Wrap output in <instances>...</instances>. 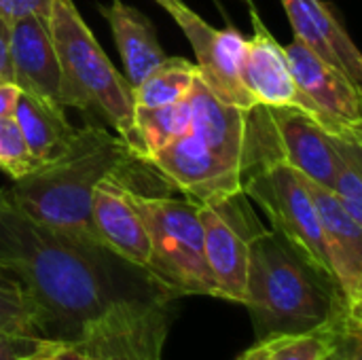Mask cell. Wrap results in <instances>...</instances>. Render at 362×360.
I'll list each match as a JSON object with an SVG mask.
<instances>
[{
	"label": "cell",
	"instance_id": "cell-1",
	"mask_svg": "<svg viewBox=\"0 0 362 360\" xmlns=\"http://www.w3.org/2000/svg\"><path fill=\"white\" fill-rule=\"evenodd\" d=\"M0 272L40 306L49 335L91 360H163L174 291L106 246L62 236L0 189Z\"/></svg>",
	"mask_w": 362,
	"mask_h": 360
},
{
	"label": "cell",
	"instance_id": "cell-2",
	"mask_svg": "<svg viewBox=\"0 0 362 360\" xmlns=\"http://www.w3.org/2000/svg\"><path fill=\"white\" fill-rule=\"evenodd\" d=\"M134 161L138 159L119 134L87 123L78 127L66 155L13 180L6 195L32 221L72 240L104 246L91 221L93 193L102 180L125 174Z\"/></svg>",
	"mask_w": 362,
	"mask_h": 360
},
{
	"label": "cell",
	"instance_id": "cell-3",
	"mask_svg": "<svg viewBox=\"0 0 362 360\" xmlns=\"http://www.w3.org/2000/svg\"><path fill=\"white\" fill-rule=\"evenodd\" d=\"M244 306L259 342L318 331L350 308L337 282L274 229L250 244Z\"/></svg>",
	"mask_w": 362,
	"mask_h": 360
},
{
	"label": "cell",
	"instance_id": "cell-4",
	"mask_svg": "<svg viewBox=\"0 0 362 360\" xmlns=\"http://www.w3.org/2000/svg\"><path fill=\"white\" fill-rule=\"evenodd\" d=\"M49 32L59 62L64 108L93 112L125 138L136 112L132 87L112 66L72 0H53Z\"/></svg>",
	"mask_w": 362,
	"mask_h": 360
},
{
	"label": "cell",
	"instance_id": "cell-5",
	"mask_svg": "<svg viewBox=\"0 0 362 360\" xmlns=\"http://www.w3.org/2000/svg\"><path fill=\"white\" fill-rule=\"evenodd\" d=\"M132 199L151 240L146 269L178 297H218L204 255V229L197 204L189 197L148 195L134 187Z\"/></svg>",
	"mask_w": 362,
	"mask_h": 360
},
{
	"label": "cell",
	"instance_id": "cell-6",
	"mask_svg": "<svg viewBox=\"0 0 362 360\" xmlns=\"http://www.w3.org/2000/svg\"><path fill=\"white\" fill-rule=\"evenodd\" d=\"M197 212L204 229V255L218 289V299L244 306L250 244L267 227L242 189L197 204Z\"/></svg>",
	"mask_w": 362,
	"mask_h": 360
},
{
	"label": "cell",
	"instance_id": "cell-7",
	"mask_svg": "<svg viewBox=\"0 0 362 360\" xmlns=\"http://www.w3.org/2000/svg\"><path fill=\"white\" fill-rule=\"evenodd\" d=\"M284 53L297 85V108L308 112L331 136L362 140V87L299 38H293Z\"/></svg>",
	"mask_w": 362,
	"mask_h": 360
},
{
	"label": "cell",
	"instance_id": "cell-8",
	"mask_svg": "<svg viewBox=\"0 0 362 360\" xmlns=\"http://www.w3.org/2000/svg\"><path fill=\"white\" fill-rule=\"evenodd\" d=\"M170 15L189 38L197 59L195 66L208 89L223 102L233 104L242 110L255 108L257 102L246 91L242 81L248 38H244V34L235 28H212L187 4L174 8Z\"/></svg>",
	"mask_w": 362,
	"mask_h": 360
},
{
	"label": "cell",
	"instance_id": "cell-9",
	"mask_svg": "<svg viewBox=\"0 0 362 360\" xmlns=\"http://www.w3.org/2000/svg\"><path fill=\"white\" fill-rule=\"evenodd\" d=\"M140 163L153 168L195 204H206L242 189V170L223 159L191 129Z\"/></svg>",
	"mask_w": 362,
	"mask_h": 360
},
{
	"label": "cell",
	"instance_id": "cell-10",
	"mask_svg": "<svg viewBox=\"0 0 362 360\" xmlns=\"http://www.w3.org/2000/svg\"><path fill=\"white\" fill-rule=\"evenodd\" d=\"M303 180L320 219L335 282L346 303L362 310V225L344 210L331 189L305 176Z\"/></svg>",
	"mask_w": 362,
	"mask_h": 360
},
{
	"label": "cell",
	"instance_id": "cell-11",
	"mask_svg": "<svg viewBox=\"0 0 362 360\" xmlns=\"http://www.w3.org/2000/svg\"><path fill=\"white\" fill-rule=\"evenodd\" d=\"M278 155L299 174L333 189L337 157L333 136L297 106L267 108Z\"/></svg>",
	"mask_w": 362,
	"mask_h": 360
},
{
	"label": "cell",
	"instance_id": "cell-12",
	"mask_svg": "<svg viewBox=\"0 0 362 360\" xmlns=\"http://www.w3.org/2000/svg\"><path fill=\"white\" fill-rule=\"evenodd\" d=\"M91 221L100 242L125 261L146 267L151 257L148 231L134 206L125 174L102 180L93 193Z\"/></svg>",
	"mask_w": 362,
	"mask_h": 360
},
{
	"label": "cell",
	"instance_id": "cell-13",
	"mask_svg": "<svg viewBox=\"0 0 362 360\" xmlns=\"http://www.w3.org/2000/svg\"><path fill=\"white\" fill-rule=\"evenodd\" d=\"M11 64L13 83L23 93L64 108L59 62L49 21L28 17L11 23Z\"/></svg>",
	"mask_w": 362,
	"mask_h": 360
},
{
	"label": "cell",
	"instance_id": "cell-14",
	"mask_svg": "<svg viewBox=\"0 0 362 360\" xmlns=\"http://www.w3.org/2000/svg\"><path fill=\"white\" fill-rule=\"evenodd\" d=\"M295 38L322 59L339 68L354 85L362 87V55L346 28L322 0H282Z\"/></svg>",
	"mask_w": 362,
	"mask_h": 360
},
{
	"label": "cell",
	"instance_id": "cell-15",
	"mask_svg": "<svg viewBox=\"0 0 362 360\" xmlns=\"http://www.w3.org/2000/svg\"><path fill=\"white\" fill-rule=\"evenodd\" d=\"M252 17V38L246 42L242 81L252 100L265 108L297 106V85L288 68L284 47L265 28L257 11Z\"/></svg>",
	"mask_w": 362,
	"mask_h": 360
},
{
	"label": "cell",
	"instance_id": "cell-16",
	"mask_svg": "<svg viewBox=\"0 0 362 360\" xmlns=\"http://www.w3.org/2000/svg\"><path fill=\"white\" fill-rule=\"evenodd\" d=\"M189 129L197 134L212 151L242 170L244 140H246V112L214 95L202 76L195 79L187 95Z\"/></svg>",
	"mask_w": 362,
	"mask_h": 360
},
{
	"label": "cell",
	"instance_id": "cell-17",
	"mask_svg": "<svg viewBox=\"0 0 362 360\" xmlns=\"http://www.w3.org/2000/svg\"><path fill=\"white\" fill-rule=\"evenodd\" d=\"M100 13L106 17L112 30L115 45L125 70L123 76L134 89L168 57L157 38L155 25L144 13L127 6L121 0H112V4L100 6Z\"/></svg>",
	"mask_w": 362,
	"mask_h": 360
},
{
	"label": "cell",
	"instance_id": "cell-18",
	"mask_svg": "<svg viewBox=\"0 0 362 360\" xmlns=\"http://www.w3.org/2000/svg\"><path fill=\"white\" fill-rule=\"evenodd\" d=\"M13 119L25 138L36 168L57 161L72 149L78 136V127L70 125L66 108L47 104L23 91L17 98Z\"/></svg>",
	"mask_w": 362,
	"mask_h": 360
},
{
	"label": "cell",
	"instance_id": "cell-19",
	"mask_svg": "<svg viewBox=\"0 0 362 360\" xmlns=\"http://www.w3.org/2000/svg\"><path fill=\"white\" fill-rule=\"evenodd\" d=\"M189 132L187 98L178 104L159 108H136L129 134L123 138L138 161L161 151L176 138Z\"/></svg>",
	"mask_w": 362,
	"mask_h": 360
},
{
	"label": "cell",
	"instance_id": "cell-20",
	"mask_svg": "<svg viewBox=\"0 0 362 360\" xmlns=\"http://www.w3.org/2000/svg\"><path fill=\"white\" fill-rule=\"evenodd\" d=\"M199 70L185 57H165L140 85L132 89L136 108H159L182 102L195 85Z\"/></svg>",
	"mask_w": 362,
	"mask_h": 360
},
{
	"label": "cell",
	"instance_id": "cell-21",
	"mask_svg": "<svg viewBox=\"0 0 362 360\" xmlns=\"http://www.w3.org/2000/svg\"><path fill=\"white\" fill-rule=\"evenodd\" d=\"M0 331L51 337L47 316L40 306L4 272H0Z\"/></svg>",
	"mask_w": 362,
	"mask_h": 360
},
{
	"label": "cell",
	"instance_id": "cell-22",
	"mask_svg": "<svg viewBox=\"0 0 362 360\" xmlns=\"http://www.w3.org/2000/svg\"><path fill=\"white\" fill-rule=\"evenodd\" d=\"M337 172L333 193L344 210L362 225V140H344L333 136Z\"/></svg>",
	"mask_w": 362,
	"mask_h": 360
},
{
	"label": "cell",
	"instance_id": "cell-23",
	"mask_svg": "<svg viewBox=\"0 0 362 360\" xmlns=\"http://www.w3.org/2000/svg\"><path fill=\"white\" fill-rule=\"evenodd\" d=\"M327 331L329 350L322 360H362V310L348 308Z\"/></svg>",
	"mask_w": 362,
	"mask_h": 360
},
{
	"label": "cell",
	"instance_id": "cell-24",
	"mask_svg": "<svg viewBox=\"0 0 362 360\" xmlns=\"http://www.w3.org/2000/svg\"><path fill=\"white\" fill-rule=\"evenodd\" d=\"M265 342L269 348L267 360H322L329 350V331L322 327L318 331L278 335Z\"/></svg>",
	"mask_w": 362,
	"mask_h": 360
},
{
	"label": "cell",
	"instance_id": "cell-25",
	"mask_svg": "<svg viewBox=\"0 0 362 360\" xmlns=\"http://www.w3.org/2000/svg\"><path fill=\"white\" fill-rule=\"evenodd\" d=\"M34 168L36 163L30 155V149L17 121L13 119V115L0 117V170L13 180H17Z\"/></svg>",
	"mask_w": 362,
	"mask_h": 360
},
{
	"label": "cell",
	"instance_id": "cell-26",
	"mask_svg": "<svg viewBox=\"0 0 362 360\" xmlns=\"http://www.w3.org/2000/svg\"><path fill=\"white\" fill-rule=\"evenodd\" d=\"M59 346H64L59 339L0 331V360H42Z\"/></svg>",
	"mask_w": 362,
	"mask_h": 360
},
{
	"label": "cell",
	"instance_id": "cell-27",
	"mask_svg": "<svg viewBox=\"0 0 362 360\" xmlns=\"http://www.w3.org/2000/svg\"><path fill=\"white\" fill-rule=\"evenodd\" d=\"M51 6L53 0H0V17L8 23L28 17H38L42 21H49Z\"/></svg>",
	"mask_w": 362,
	"mask_h": 360
},
{
	"label": "cell",
	"instance_id": "cell-28",
	"mask_svg": "<svg viewBox=\"0 0 362 360\" xmlns=\"http://www.w3.org/2000/svg\"><path fill=\"white\" fill-rule=\"evenodd\" d=\"M0 83H13L11 64V23L0 17Z\"/></svg>",
	"mask_w": 362,
	"mask_h": 360
},
{
	"label": "cell",
	"instance_id": "cell-29",
	"mask_svg": "<svg viewBox=\"0 0 362 360\" xmlns=\"http://www.w3.org/2000/svg\"><path fill=\"white\" fill-rule=\"evenodd\" d=\"M21 89L15 83H0V117H11Z\"/></svg>",
	"mask_w": 362,
	"mask_h": 360
},
{
	"label": "cell",
	"instance_id": "cell-30",
	"mask_svg": "<svg viewBox=\"0 0 362 360\" xmlns=\"http://www.w3.org/2000/svg\"><path fill=\"white\" fill-rule=\"evenodd\" d=\"M42 360H91L89 356H85V354H81L78 350H74L72 346H68V344H64V346H59L53 354H49L47 359Z\"/></svg>",
	"mask_w": 362,
	"mask_h": 360
},
{
	"label": "cell",
	"instance_id": "cell-31",
	"mask_svg": "<svg viewBox=\"0 0 362 360\" xmlns=\"http://www.w3.org/2000/svg\"><path fill=\"white\" fill-rule=\"evenodd\" d=\"M269 354V348H267V342H257L250 350H246L238 360H267Z\"/></svg>",
	"mask_w": 362,
	"mask_h": 360
},
{
	"label": "cell",
	"instance_id": "cell-32",
	"mask_svg": "<svg viewBox=\"0 0 362 360\" xmlns=\"http://www.w3.org/2000/svg\"><path fill=\"white\" fill-rule=\"evenodd\" d=\"M155 2H157L159 6H163L168 13H172L174 8H178V6H182V4H185L182 0H155Z\"/></svg>",
	"mask_w": 362,
	"mask_h": 360
},
{
	"label": "cell",
	"instance_id": "cell-33",
	"mask_svg": "<svg viewBox=\"0 0 362 360\" xmlns=\"http://www.w3.org/2000/svg\"><path fill=\"white\" fill-rule=\"evenodd\" d=\"M246 2H250V0H246Z\"/></svg>",
	"mask_w": 362,
	"mask_h": 360
}]
</instances>
